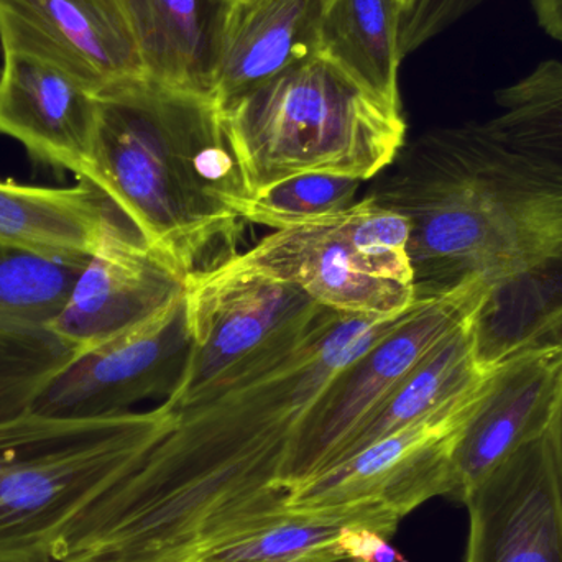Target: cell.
I'll return each instance as SVG.
<instances>
[{
  "instance_id": "7402d4cb",
  "label": "cell",
  "mask_w": 562,
  "mask_h": 562,
  "mask_svg": "<svg viewBox=\"0 0 562 562\" xmlns=\"http://www.w3.org/2000/svg\"><path fill=\"white\" fill-rule=\"evenodd\" d=\"M497 115L485 127L504 144L562 170V61L543 59L494 92Z\"/></svg>"
},
{
  "instance_id": "603a6c76",
  "label": "cell",
  "mask_w": 562,
  "mask_h": 562,
  "mask_svg": "<svg viewBox=\"0 0 562 562\" xmlns=\"http://www.w3.org/2000/svg\"><path fill=\"white\" fill-rule=\"evenodd\" d=\"M72 357L46 327L0 326V422L32 412L40 393Z\"/></svg>"
},
{
  "instance_id": "e0dca14e",
  "label": "cell",
  "mask_w": 562,
  "mask_h": 562,
  "mask_svg": "<svg viewBox=\"0 0 562 562\" xmlns=\"http://www.w3.org/2000/svg\"><path fill=\"white\" fill-rule=\"evenodd\" d=\"M330 0H229L214 65L217 108L319 55Z\"/></svg>"
},
{
  "instance_id": "ffe728a7",
  "label": "cell",
  "mask_w": 562,
  "mask_h": 562,
  "mask_svg": "<svg viewBox=\"0 0 562 562\" xmlns=\"http://www.w3.org/2000/svg\"><path fill=\"white\" fill-rule=\"evenodd\" d=\"M474 321L442 340L416 366L360 426L330 468L464 395L494 372H485L479 363Z\"/></svg>"
},
{
  "instance_id": "5b68a950",
  "label": "cell",
  "mask_w": 562,
  "mask_h": 562,
  "mask_svg": "<svg viewBox=\"0 0 562 562\" xmlns=\"http://www.w3.org/2000/svg\"><path fill=\"white\" fill-rule=\"evenodd\" d=\"M175 422L164 403L105 418L30 412L0 422V562H56L78 515Z\"/></svg>"
},
{
  "instance_id": "9c48e42d",
  "label": "cell",
  "mask_w": 562,
  "mask_h": 562,
  "mask_svg": "<svg viewBox=\"0 0 562 562\" xmlns=\"http://www.w3.org/2000/svg\"><path fill=\"white\" fill-rule=\"evenodd\" d=\"M191 349L187 291L128 333L72 357L43 389L33 413L89 419L122 415L142 400L170 398Z\"/></svg>"
},
{
  "instance_id": "83f0119b",
  "label": "cell",
  "mask_w": 562,
  "mask_h": 562,
  "mask_svg": "<svg viewBox=\"0 0 562 562\" xmlns=\"http://www.w3.org/2000/svg\"><path fill=\"white\" fill-rule=\"evenodd\" d=\"M400 7H402L403 12L409 9V7L415 3V0H398Z\"/></svg>"
},
{
  "instance_id": "d6986e66",
  "label": "cell",
  "mask_w": 562,
  "mask_h": 562,
  "mask_svg": "<svg viewBox=\"0 0 562 562\" xmlns=\"http://www.w3.org/2000/svg\"><path fill=\"white\" fill-rule=\"evenodd\" d=\"M111 206L88 181L46 188L0 180V249L48 257L89 256Z\"/></svg>"
},
{
  "instance_id": "f1b7e54d",
  "label": "cell",
  "mask_w": 562,
  "mask_h": 562,
  "mask_svg": "<svg viewBox=\"0 0 562 562\" xmlns=\"http://www.w3.org/2000/svg\"><path fill=\"white\" fill-rule=\"evenodd\" d=\"M340 562H363V561H340Z\"/></svg>"
},
{
  "instance_id": "6da1fadb",
  "label": "cell",
  "mask_w": 562,
  "mask_h": 562,
  "mask_svg": "<svg viewBox=\"0 0 562 562\" xmlns=\"http://www.w3.org/2000/svg\"><path fill=\"white\" fill-rule=\"evenodd\" d=\"M405 313L372 319L330 311L277 362L171 412V431L109 491L119 524L148 550L183 558L283 510L281 474L307 416Z\"/></svg>"
},
{
  "instance_id": "9a60e30c",
  "label": "cell",
  "mask_w": 562,
  "mask_h": 562,
  "mask_svg": "<svg viewBox=\"0 0 562 562\" xmlns=\"http://www.w3.org/2000/svg\"><path fill=\"white\" fill-rule=\"evenodd\" d=\"M561 412L562 342L521 350L501 363L459 439L449 501L464 504L498 462L543 435Z\"/></svg>"
},
{
  "instance_id": "8fae6325",
  "label": "cell",
  "mask_w": 562,
  "mask_h": 562,
  "mask_svg": "<svg viewBox=\"0 0 562 562\" xmlns=\"http://www.w3.org/2000/svg\"><path fill=\"white\" fill-rule=\"evenodd\" d=\"M553 425L498 462L465 497L464 562H562V501Z\"/></svg>"
},
{
  "instance_id": "ba28073f",
  "label": "cell",
  "mask_w": 562,
  "mask_h": 562,
  "mask_svg": "<svg viewBox=\"0 0 562 562\" xmlns=\"http://www.w3.org/2000/svg\"><path fill=\"white\" fill-rule=\"evenodd\" d=\"M494 372L418 422L290 488L284 507L319 510L380 505L405 518L432 498L451 497L456 448L487 395Z\"/></svg>"
},
{
  "instance_id": "4fadbf2b",
  "label": "cell",
  "mask_w": 562,
  "mask_h": 562,
  "mask_svg": "<svg viewBox=\"0 0 562 562\" xmlns=\"http://www.w3.org/2000/svg\"><path fill=\"white\" fill-rule=\"evenodd\" d=\"M296 286L319 306L344 316L395 317L416 303L415 288L360 269L340 237L334 214L272 231L246 252L216 267Z\"/></svg>"
},
{
  "instance_id": "484cf974",
  "label": "cell",
  "mask_w": 562,
  "mask_h": 562,
  "mask_svg": "<svg viewBox=\"0 0 562 562\" xmlns=\"http://www.w3.org/2000/svg\"><path fill=\"white\" fill-rule=\"evenodd\" d=\"M538 26L562 46V0H530Z\"/></svg>"
},
{
  "instance_id": "4316f807",
  "label": "cell",
  "mask_w": 562,
  "mask_h": 562,
  "mask_svg": "<svg viewBox=\"0 0 562 562\" xmlns=\"http://www.w3.org/2000/svg\"><path fill=\"white\" fill-rule=\"evenodd\" d=\"M558 484H560V494L562 501V426L560 429V436H558Z\"/></svg>"
},
{
  "instance_id": "d4e9b609",
  "label": "cell",
  "mask_w": 562,
  "mask_h": 562,
  "mask_svg": "<svg viewBox=\"0 0 562 562\" xmlns=\"http://www.w3.org/2000/svg\"><path fill=\"white\" fill-rule=\"evenodd\" d=\"M340 237L363 272L413 286L408 257L409 224L405 216L367 196L334 214Z\"/></svg>"
},
{
  "instance_id": "277c9868",
  "label": "cell",
  "mask_w": 562,
  "mask_h": 562,
  "mask_svg": "<svg viewBox=\"0 0 562 562\" xmlns=\"http://www.w3.org/2000/svg\"><path fill=\"white\" fill-rule=\"evenodd\" d=\"M250 194L306 173L366 181L406 145L402 105L317 55L220 108Z\"/></svg>"
},
{
  "instance_id": "8992f818",
  "label": "cell",
  "mask_w": 562,
  "mask_h": 562,
  "mask_svg": "<svg viewBox=\"0 0 562 562\" xmlns=\"http://www.w3.org/2000/svg\"><path fill=\"white\" fill-rule=\"evenodd\" d=\"M187 307L190 357L170 412L277 362L330 313L291 284L216 269L188 279Z\"/></svg>"
},
{
  "instance_id": "cb8c5ba5",
  "label": "cell",
  "mask_w": 562,
  "mask_h": 562,
  "mask_svg": "<svg viewBox=\"0 0 562 562\" xmlns=\"http://www.w3.org/2000/svg\"><path fill=\"white\" fill-rule=\"evenodd\" d=\"M363 181L339 175L306 173L286 178L250 194L244 204L246 224L279 231L346 211Z\"/></svg>"
},
{
  "instance_id": "7a4b0ae2",
  "label": "cell",
  "mask_w": 562,
  "mask_h": 562,
  "mask_svg": "<svg viewBox=\"0 0 562 562\" xmlns=\"http://www.w3.org/2000/svg\"><path fill=\"white\" fill-rule=\"evenodd\" d=\"M369 198L406 217L416 300L482 280L494 290L562 257V170L484 122L405 145Z\"/></svg>"
},
{
  "instance_id": "5bb4252c",
  "label": "cell",
  "mask_w": 562,
  "mask_h": 562,
  "mask_svg": "<svg viewBox=\"0 0 562 562\" xmlns=\"http://www.w3.org/2000/svg\"><path fill=\"white\" fill-rule=\"evenodd\" d=\"M99 92L71 72L25 53H3L0 135L36 164L91 181Z\"/></svg>"
},
{
  "instance_id": "52a82bcc",
  "label": "cell",
  "mask_w": 562,
  "mask_h": 562,
  "mask_svg": "<svg viewBox=\"0 0 562 562\" xmlns=\"http://www.w3.org/2000/svg\"><path fill=\"white\" fill-rule=\"evenodd\" d=\"M492 288L469 280L428 300H416L392 333L376 340L334 380L297 432L281 474L290 488L329 469L380 403L442 340L474 319Z\"/></svg>"
},
{
  "instance_id": "30bf717a",
  "label": "cell",
  "mask_w": 562,
  "mask_h": 562,
  "mask_svg": "<svg viewBox=\"0 0 562 562\" xmlns=\"http://www.w3.org/2000/svg\"><path fill=\"white\" fill-rule=\"evenodd\" d=\"M188 279L112 204L101 237L58 316L46 326L75 356L140 326Z\"/></svg>"
},
{
  "instance_id": "7c38bea8",
  "label": "cell",
  "mask_w": 562,
  "mask_h": 562,
  "mask_svg": "<svg viewBox=\"0 0 562 562\" xmlns=\"http://www.w3.org/2000/svg\"><path fill=\"white\" fill-rule=\"evenodd\" d=\"M2 53H25L101 94L147 78L124 0H0Z\"/></svg>"
},
{
  "instance_id": "ac0fdd59",
  "label": "cell",
  "mask_w": 562,
  "mask_h": 562,
  "mask_svg": "<svg viewBox=\"0 0 562 562\" xmlns=\"http://www.w3.org/2000/svg\"><path fill=\"white\" fill-rule=\"evenodd\" d=\"M229 0H124L150 79L211 95Z\"/></svg>"
},
{
  "instance_id": "44dd1931",
  "label": "cell",
  "mask_w": 562,
  "mask_h": 562,
  "mask_svg": "<svg viewBox=\"0 0 562 562\" xmlns=\"http://www.w3.org/2000/svg\"><path fill=\"white\" fill-rule=\"evenodd\" d=\"M402 13L398 0H330L319 45L321 56L396 105Z\"/></svg>"
},
{
  "instance_id": "2e32d148",
  "label": "cell",
  "mask_w": 562,
  "mask_h": 562,
  "mask_svg": "<svg viewBox=\"0 0 562 562\" xmlns=\"http://www.w3.org/2000/svg\"><path fill=\"white\" fill-rule=\"evenodd\" d=\"M402 520L380 505L284 508L217 538L188 562H405L390 543Z\"/></svg>"
},
{
  "instance_id": "3957f363",
  "label": "cell",
  "mask_w": 562,
  "mask_h": 562,
  "mask_svg": "<svg viewBox=\"0 0 562 562\" xmlns=\"http://www.w3.org/2000/svg\"><path fill=\"white\" fill-rule=\"evenodd\" d=\"M89 183L187 279L237 256L250 193L211 95L148 76L102 91Z\"/></svg>"
}]
</instances>
